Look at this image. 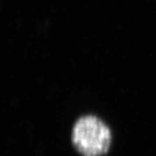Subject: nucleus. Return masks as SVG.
<instances>
[{"instance_id":"obj_1","label":"nucleus","mask_w":156,"mask_h":156,"mask_svg":"<svg viewBox=\"0 0 156 156\" xmlns=\"http://www.w3.org/2000/svg\"><path fill=\"white\" fill-rule=\"evenodd\" d=\"M111 140L108 127L94 115L81 117L73 128V145L83 156L105 154L110 147Z\"/></svg>"}]
</instances>
